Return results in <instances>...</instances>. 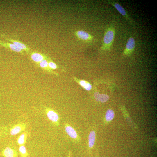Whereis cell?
I'll return each instance as SVG.
<instances>
[{
	"mask_svg": "<svg viewBox=\"0 0 157 157\" xmlns=\"http://www.w3.org/2000/svg\"><path fill=\"white\" fill-rule=\"evenodd\" d=\"M2 154L4 157H18L17 151L9 147H6L3 150Z\"/></svg>",
	"mask_w": 157,
	"mask_h": 157,
	"instance_id": "cell-10",
	"label": "cell"
},
{
	"mask_svg": "<svg viewBox=\"0 0 157 157\" xmlns=\"http://www.w3.org/2000/svg\"><path fill=\"white\" fill-rule=\"evenodd\" d=\"M100 94L98 92H96L94 94V97L96 100L97 101H100Z\"/></svg>",
	"mask_w": 157,
	"mask_h": 157,
	"instance_id": "cell-19",
	"label": "cell"
},
{
	"mask_svg": "<svg viewBox=\"0 0 157 157\" xmlns=\"http://www.w3.org/2000/svg\"><path fill=\"white\" fill-rule=\"evenodd\" d=\"M0 46L9 49L13 51L22 54L24 53V51L12 43L5 42L0 39Z\"/></svg>",
	"mask_w": 157,
	"mask_h": 157,
	"instance_id": "cell-9",
	"label": "cell"
},
{
	"mask_svg": "<svg viewBox=\"0 0 157 157\" xmlns=\"http://www.w3.org/2000/svg\"><path fill=\"white\" fill-rule=\"evenodd\" d=\"M0 36L5 40L11 42L22 50L24 51L27 53H29L31 50L30 48L28 45L20 41L8 37L4 34H1Z\"/></svg>",
	"mask_w": 157,
	"mask_h": 157,
	"instance_id": "cell-2",
	"label": "cell"
},
{
	"mask_svg": "<svg viewBox=\"0 0 157 157\" xmlns=\"http://www.w3.org/2000/svg\"><path fill=\"white\" fill-rule=\"evenodd\" d=\"M27 126V124L25 123H20L15 125L10 129V133L12 135H16L24 131Z\"/></svg>",
	"mask_w": 157,
	"mask_h": 157,
	"instance_id": "cell-8",
	"label": "cell"
},
{
	"mask_svg": "<svg viewBox=\"0 0 157 157\" xmlns=\"http://www.w3.org/2000/svg\"><path fill=\"white\" fill-rule=\"evenodd\" d=\"M108 3L113 6L119 13L128 21L135 28V25L127 13L124 8L117 2L113 1H108Z\"/></svg>",
	"mask_w": 157,
	"mask_h": 157,
	"instance_id": "cell-3",
	"label": "cell"
},
{
	"mask_svg": "<svg viewBox=\"0 0 157 157\" xmlns=\"http://www.w3.org/2000/svg\"></svg>",
	"mask_w": 157,
	"mask_h": 157,
	"instance_id": "cell-22",
	"label": "cell"
},
{
	"mask_svg": "<svg viewBox=\"0 0 157 157\" xmlns=\"http://www.w3.org/2000/svg\"><path fill=\"white\" fill-rule=\"evenodd\" d=\"M115 28L113 24L106 29L104 34L101 50H110L114 39Z\"/></svg>",
	"mask_w": 157,
	"mask_h": 157,
	"instance_id": "cell-1",
	"label": "cell"
},
{
	"mask_svg": "<svg viewBox=\"0 0 157 157\" xmlns=\"http://www.w3.org/2000/svg\"><path fill=\"white\" fill-rule=\"evenodd\" d=\"M47 117L55 126H60V118L58 114L54 110L49 109L46 110Z\"/></svg>",
	"mask_w": 157,
	"mask_h": 157,
	"instance_id": "cell-5",
	"label": "cell"
},
{
	"mask_svg": "<svg viewBox=\"0 0 157 157\" xmlns=\"http://www.w3.org/2000/svg\"><path fill=\"white\" fill-rule=\"evenodd\" d=\"M114 116V111L111 109L108 110L106 113L105 119L107 121H109L113 118Z\"/></svg>",
	"mask_w": 157,
	"mask_h": 157,
	"instance_id": "cell-14",
	"label": "cell"
},
{
	"mask_svg": "<svg viewBox=\"0 0 157 157\" xmlns=\"http://www.w3.org/2000/svg\"><path fill=\"white\" fill-rule=\"evenodd\" d=\"M28 135L27 132H24L17 138V142L19 145H24L26 143Z\"/></svg>",
	"mask_w": 157,
	"mask_h": 157,
	"instance_id": "cell-13",
	"label": "cell"
},
{
	"mask_svg": "<svg viewBox=\"0 0 157 157\" xmlns=\"http://www.w3.org/2000/svg\"><path fill=\"white\" fill-rule=\"evenodd\" d=\"M39 65L41 67L45 68L48 66V62L46 60L44 59L40 62Z\"/></svg>",
	"mask_w": 157,
	"mask_h": 157,
	"instance_id": "cell-17",
	"label": "cell"
},
{
	"mask_svg": "<svg viewBox=\"0 0 157 157\" xmlns=\"http://www.w3.org/2000/svg\"><path fill=\"white\" fill-rule=\"evenodd\" d=\"M65 127L66 133L74 141L78 142L81 141L79 135L73 128L71 126L67 123H65Z\"/></svg>",
	"mask_w": 157,
	"mask_h": 157,
	"instance_id": "cell-6",
	"label": "cell"
},
{
	"mask_svg": "<svg viewBox=\"0 0 157 157\" xmlns=\"http://www.w3.org/2000/svg\"><path fill=\"white\" fill-rule=\"evenodd\" d=\"M96 133L94 131H91L89 135L88 138V146L91 149L93 147L95 140Z\"/></svg>",
	"mask_w": 157,
	"mask_h": 157,
	"instance_id": "cell-12",
	"label": "cell"
},
{
	"mask_svg": "<svg viewBox=\"0 0 157 157\" xmlns=\"http://www.w3.org/2000/svg\"><path fill=\"white\" fill-rule=\"evenodd\" d=\"M48 66L51 68L52 69H56L57 68L56 64L52 61H49L48 63Z\"/></svg>",
	"mask_w": 157,
	"mask_h": 157,
	"instance_id": "cell-18",
	"label": "cell"
},
{
	"mask_svg": "<svg viewBox=\"0 0 157 157\" xmlns=\"http://www.w3.org/2000/svg\"><path fill=\"white\" fill-rule=\"evenodd\" d=\"M31 57L34 61L39 63L44 59L45 56L44 55L36 52H33L31 53Z\"/></svg>",
	"mask_w": 157,
	"mask_h": 157,
	"instance_id": "cell-11",
	"label": "cell"
},
{
	"mask_svg": "<svg viewBox=\"0 0 157 157\" xmlns=\"http://www.w3.org/2000/svg\"><path fill=\"white\" fill-rule=\"evenodd\" d=\"M86 83V81L84 80H81L80 82L81 85L83 87H84L85 86Z\"/></svg>",
	"mask_w": 157,
	"mask_h": 157,
	"instance_id": "cell-21",
	"label": "cell"
},
{
	"mask_svg": "<svg viewBox=\"0 0 157 157\" xmlns=\"http://www.w3.org/2000/svg\"><path fill=\"white\" fill-rule=\"evenodd\" d=\"M109 99V96L105 94H100V101L102 103L107 101Z\"/></svg>",
	"mask_w": 157,
	"mask_h": 157,
	"instance_id": "cell-16",
	"label": "cell"
},
{
	"mask_svg": "<svg viewBox=\"0 0 157 157\" xmlns=\"http://www.w3.org/2000/svg\"><path fill=\"white\" fill-rule=\"evenodd\" d=\"M74 33L78 39L85 42H90L94 38L90 34L83 30L75 31Z\"/></svg>",
	"mask_w": 157,
	"mask_h": 157,
	"instance_id": "cell-4",
	"label": "cell"
},
{
	"mask_svg": "<svg viewBox=\"0 0 157 157\" xmlns=\"http://www.w3.org/2000/svg\"><path fill=\"white\" fill-rule=\"evenodd\" d=\"M84 87L86 90H89L91 89L92 85L90 84L87 83Z\"/></svg>",
	"mask_w": 157,
	"mask_h": 157,
	"instance_id": "cell-20",
	"label": "cell"
},
{
	"mask_svg": "<svg viewBox=\"0 0 157 157\" xmlns=\"http://www.w3.org/2000/svg\"><path fill=\"white\" fill-rule=\"evenodd\" d=\"M19 151L21 157H27L28 153L24 145L19 146Z\"/></svg>",
	"mask_w": 157,
	"mask_h": 157,
	"instance_id": "cell-15",
	"label": "cell"
},
{
	"mask_svg": "<svg viewBox=\"0 0 157 157\" xmlns=\"http://www.w3.org/2000/svg\"><path fill=\"white\" fill-rule=\"evenodd\" d=\"M135 45V40L134 38L132 37H129L126 42L123 54L125 56L130 55L134 51Z\"/></svg>",
	"mask_w": 157,
	"mask_h": 157,
	"instance_id": "cell-7",
	"label": "cell"
}]
</instances>
